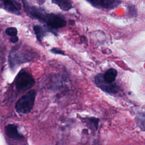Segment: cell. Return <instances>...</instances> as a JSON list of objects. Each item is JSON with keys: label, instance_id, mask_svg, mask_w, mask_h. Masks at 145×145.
<instances>
[{"label": "cell", "instance_id": "cell-1", "mask_svg": "<svg viewBox=\"0 0 145 145\" xmlns=\"http://www.w3.org/2000/svg\"><path fill=\"white\" fill-rule=\"evenodd\" d=\"M38 57L39 54L31 49L16 46L13 48L9 53L8 63L11 68L13 69L20 64L36 59Z\"/></svg>", "mask_w": 145, "mask_h": 145}, {"label": "cell", "instance_id": "cell-2", "mask_svg": "<svg viewBox=\"0 0 145 145\" xmlns=\"http://www.w3.org/2000/svg\"><path fill=\"white\" fill-rule=\"evenodd\" d=\"M36 99V92L32 89L22 96L16 102L15 108L20 114H28L32 109Z\"/></svg>", "mask_w": 145, "mask_h": 145}, {"label": "cell", "instance_id": "cell-3", "mask_svg": "<svg viewBox=\"0 0 145 145\" xmlns=\"http://www.w3.org/2000/svg\"><path fill=\"white\" fill-rule=\"evenodd\" d=\"M35 83V80L32 74L25 70H21L15 79V88L20 91H25L31 89Z\"/></svg>", "mask_w": 145, "mask_h": 145}, {"label": "cell", "instance_id": "cell-4", "mask_svg": "<svg viewBox=\"0 0 145 145\" xmlns=\"http://www.w3.org/2000/svg\"><path fill=\"white\" fill-rule=\"evenodd\" d=\"M95 83L102 91L109 94H116L120 91V87L116 83L106 82L104 78V74H98L95 76Z\"/></svg>", "mask_w": 145, "mask_h": 145}, {"label": "cell", "instance_id": "cell-5", "mask_svg": "<svg viewBox=\"0 0 145 145\" xmlns=\"http://www.w3.org/2000/svg\"><path fill=\"white\" fill-rule=\"evenodd\" d=\"M25 0H1V7L10 13L19 15L22 8V3H24Z\"/></svg>", "mask_w": 145, "mask_h": 145}, {"label": "cell", "instance_id": "cell-6", "mask_svg": "<svg viewBox=\"0 0 145 145\" xmlns=\"http://www.w3.org/2000/svg\"><path fill=\"white\" fill-rule=\"evenodd\" d=\"M93 6L97 8H113L118 6L121 2V0H86Z\"/></svg>", "mask_w": 145, "mask_h": 145}, {"label": "cell", "instance_id": "cell-7", "mask_svg": "<svg viewBox=\"0 0 145 145\" xmlns=\"http://www.w3.org/2000/svg\"><path fill=\"white\" fill-rule=\"evenodd\" d=\"M5 134L7 137L16 141L22 140L24 139V137L22 134L19 133L16 126L14 124H8L5 127Z\"/></svg>", "mask_w": 145, "mask_h": 145}, {"label": "cell", "instance_id": "cell-8", "mask_svg": "<svg viewBox=\"0 0 145 145\" xmlns=\"http://www.w3.org/2000/svg\"><path fill=\"white\" fill-rule=\"evenodd\" d=\"M82 120L86 123L87 126L91 129L93 131H96L99 128V119L94 117H86L83 118Z\"/></svg>", "mask_w": 145, "mask_h": 145}, {"label": "cell", "instance_id": "cell-9", "mask_svg": "<svg viewBox=\"0 0 145 145\" xmlns=\"http://www.w3.org/2000/svg\"><path fill=\"white\" fill-rule=\"evenodd\" d=\"M33 29L36 39L39 41H41L42 40L43 37L47 34V33L50 31L49 29H48L44 27L39 25H34Z\"/></svg>", "mask_w": 145, "mask_h": 145}, {"label": "cell", "instance_id": "cell-10", "mask_svg": "<svg viewBox=\"0 0 145 145\" xmlns=\"http://www.w3.org/2000/svg\"><path fill=\"white\" fill-rule=\"evenodd\" d=\"M52 2L63 11H68L72 7L71 0H52Z\"/></svg>", "mask_w": 145, "mask_h": 145}, {"label": "cell", "instance_id": "cell-11", "mask_svg": "<svg viewBox=\"0 0 145 145\" xmlns=\"http://www.w3.org/2000/svg\"><path fill=\"white\" fill-rule=\"evenodd\" d=\"M117 75V70L114 69H110L104 74V78L106 82L112 83L115 81Z\"/></svg>", "mask_w": 145, "mask_h": 145}, {"label": "cell", "instance_id": "cell-12", "mask_svg": "<svg viewBox=\"0 0 145 145\" xmlns=\"http://www.w3.org/2000/svg\"><path fill=\"white\" fill-rule=\"evenodd\" d=\"M137 122L139 127L142 130H145V115L143 113L138 115Z\"/></svg>", "mask_w": 145, "mask_h": 145}, {"label": "cell", "instance_id": "cell-13", "mask_svg": "<svg viewBox=\"0 0 145 145\" xmlns=\"http://www.w3.org/2000/svg\"><path fill=\"white\" fill-rule=\"evenodd\" d=\"M6 34L10 37L17 36L18 31L17 29L15 27H8L5 30Z\"/></svg>", "mask_w": 145, "mask_h": 145}, {"label": "cell", "instance_id": "cell-14", "mask_svg": "<svg viewBox=\"0 0 145 145\" xmlns=\"http://www.w3.org/2000/svg\"><path fill=\"white\" fill-rule=\"evenodd\" d=\"M50 51L54 54H61L63 56H66V54L63 51H62L61 49L58 48H53L50 50Z\"/></svg>", "mask_w": 145, "mask_h": 145}, {"label": "cell", "instance_id": "cell-15", "mask_svg": "<svg viewBox=\"0 0 145 145\" xmlns=\"http://www.w3.org/2000/svg\"><path fill=\"white\" fill-rule=\"evenodd\" d=\"M128 10L129 13L132 16H135L136 15V8L134 5H130L128 6Z\"/></svg>", "mask_w": 145, "mask_h": 145}, {"label": "cell", "instance_id": "cell-16", "mask_svg": "<svg viewBox=\"0 0 145 145\" xmlns=\"http://www.w3.org/2000/svg\"><path fill=\"white\" fill-rule=\"evenodd\" d=\"M19 38L17 36H12V37H10V41L12 43H16L18 41Z\"/></svg>", "mask_w": 145, "mask_h": 145}, {"label": "cell", "instance_id": "cell-17", "mask_svg": "<svg viewBox=\"0 0 145 145\" xmlns=\"http://www.w3.org/2000/svg\"><path fill=\"white\" fill-rule=\"evenodd\" d=\"M45 1V0H37V2L39 4H42Z\"/></svg>", "mask_w": 145, "mask_h": 145}]
</instances>
